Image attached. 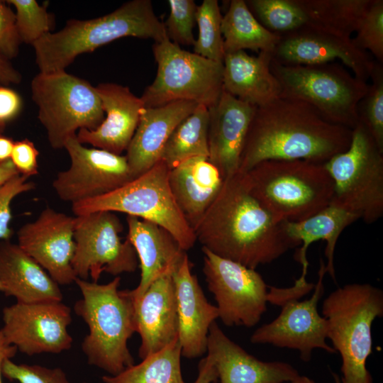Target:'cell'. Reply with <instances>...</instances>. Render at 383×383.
Here are the masks:
<instances>
[{"label":"cell","instance_id":"1","mask_svg":"<svg viewBox=\"0 0 383 383\" xmlns=\"http://www.w3.org/2000/svg\"><path fill=\"white\" fill-rule=\"evenodd\" d=\"M194 232L202 248L255 270L296 248L283 221L253 196L238 171L224 179Z\"/></svg>","mask_w":383,"mask_h":383},{"label":"cell","instance_id":"2","mask_svg":"<svg viewBox=\"0 0 383 383\" xmlns=\"http://www.w3.org/2000/svg\"><path fill=\"white\" fill-rule=\"evenodd\" d=\"M352 129L324 119L308 103L279 96L257 107L242 150L238 172L265 160L325 163L348 149Z\"/></svg>","mask_w":383,"mask_h":383},{"label":"cell","instance_id":"3","mask_svg":"<svg viewBox=\"0 0 383 383\" xmlns=\"http://www.w3.org/2000/svg\"><path fill=\"white\" fill-rule=\"evenodd\" d=\"M125 37L150 38L155 43L168 38L150 0L129 1L92 19H69L60 30L33 45L35 62L40 72L63 71L79 55Z\"/></svg>","mask_w":383,"mask_h":383},{"label":"cell","instance_id":"4","mask_svg":"<svg viewBox=\"0 0 383 383\" xmlns=\"http://www.w3.org/2000/svg\"><path fill=\"white\" fill-rule=\"evenodd\" d=\"M121 278L106 284L76 278L82 298L74 310L89 328L82 349L88 363L109 375H116L134 364L128 340L136 332L135 309L129 290H119Z\"/></svg>","mask_w":383,"mask_h":383},{"label":"cell","instance_id":"5","mask_svg":"<svg viewBox=\"0 0 383 383\" xmlns=\"http://www.w3.org/2000/svg\"><path fill=\"white\" fill-rule=\"evenodd\" d=\"M241 173L253 196L280 221L306 219L328 206L333 196L324 163L265 160Z\"/></svg>","mask_w":383,"mask_h":383},{"label":"cell","instance_id":"6","mask_svg":"<svg viewBox=\"0 0 383 383\" xmlns=\"http://www.w3.org/2000/svg\"><path fill=\"white\" fill-rule=\"evenodd\" d=\"M332 347L341 356V383H373L366 362L372 353V325L383 316V292L353 283L332 292L323 301Z\"/></svg>","mask_w":383,"mask_h":383},{"label":"cell","instance_id":"7","mask_svg":"<svg viewBox=\"0 0 383 383\" xmlns=\"http://www.w3.org/2000/svg\"><path fill=\"white\" fill-rule=\"evenodd\" d=\"M270 70L280 84V96L308 103L333 124L353 129L358 123L357 106L368 84L342 63L286 65L272 58Z\"/></svg>","mask_w":383,"mask_h":383},{"label":"cell","instance_id":"8","mask_svg":"<svg viewBox=\"0 0 383 383\" xmlns=\"http://www.w3.org/2000/svg\"><path fill=\"white\" fill-rule=\"evenodd\" d=\"M169 170L160 160L148 171L118 189L72 204V210L76 216L101 211L121 212L154 223L167 230L184 250H188L196 238L172 193Z\"/></svg>","mask_w":383,"mask_h":383},{"label":"cell","instance_id":"9","mask_svg":"<svg viewBox=\"0 0 383 383\" xmlns=\"http://www.w3.org/2000/svg\"><path fill=\"white\" fill-rule=\"evenodd\" d=\"M30 91L38 118L54 149L64 148L67 138L77 131L94 130L104 119L95 87L65 70L39 72L31 81Z\"/></svg>","mask_w":383,"mask_h":383},{"label":"cell","instance_id":"10","mask_svg":"<svg viewBox=\"0 0 383 383\" xmlns=\"http://www.w3.org/2000/svg\"><path fill=\"white\" fill-rule=\"evenodd\" d=\"M324 165L333 184L331 204L357 213L367 223L383 216V152L361 122L352 129L348 149Z\"/></svg>","mask_w":383,"mask_h":383},{"label":"cell","instance_id":"11","mask_svg":"<svg viewBox=\"0 0 383 383\" xmlns=\"http://www.w3.org/2000/svg\"><path fill=\"white\" fill-rule=\"evenodd\" d=\"M152 52L157 74L140 97L145 107L190 101L209 109L218 102L223 92V63L184 50L169 38L155 42Z\"/></svg>","mask_w":383,"mask_h":383},{"label":"cell","instance_id":"12","mask_svg":"<svg viewBox=\"0 0 383 383\" xmlns=\"http://www.w3.org/2000/svg\"><path fill=\"white\" fill-rule=\"evenodd\" d=\"M122 231L123 225L114 212L76 216L72 266L77 278L87 280L90 276L97 282L103 272L118 277L137 270L135 250L127 239L121 240Z\"/></svg>","mask_w":383,"mask_h":383},{"label":"cell","instance_id":"13","mask_svg":"<svg viewBox=\"0 0 383 383\" xmlns=\"http://www.w3.org/2000/svg\"><path fill=\"white\" fill-rule=\"evenodd\" d=\"M203 272L217 303L218 318L228 326L252 327L267 311V288L255 270L218 256L206 248Z\"/></svg>","mask_w":383,"mask_h":383},{"label":"cell","instance_id":"14","mask_svg":"<svg viewBox=\"0 0 383 383\" xmlns=\"http://www.w3.org/2000/svg\"><path fill=\"white\" fill-rule=\"evenodd\" d=\"M70 165L57 173L52 187L58 197L72 204L109 194L123 186L133 177L126 155L87 148L77 135L66 140Z\"/></svg>","mask_w":383,"mask_h":383},{"label":"cell","instance_id":"15","mask_svg":"<svg viewBox=\"0 0 383 383\" xmlns=\"http://www.w3.org/2000/svg\"><path fill=\"white\" fill-rule=\"evenodd\" d=\"M2 321L7 341L27 355L60 353L72 347L67 331L71 310L61 301L16 302L3 309Z\"/></svg>","mask_w":383,"mask_h":383},{"label":"cell","instance_id":"16","mask_svg":"<svg viewBox=\"0 0 383 383\" xmlns=\"http://www.w3.org/2000/svg\"><path fill=\"white\" fill-rule=\"evenodd\" d=\"M326 273V265L321 260L318 279L312 296L304 301L292 299L284 303L279 316L255 330L250 337V342L296 350L304 362L311 360L314 349L320 348L328 353H336L326 343L327 321L318 311V303L324 292Z\"/></svg>","mask_w":383,"mask_h":383},{"label":"cell","instance_id":"17","mask_svg":"<svg viewBox=\"0 0 383 383\" xmlns=\"http://www.w3.org/2000/svg\"><path fill=\"white\" fill-rule=\"evenodd\" d=\"M74 223L75 217L47 206L34 221L17 231L18 245L61 285L77 278L72 266Z\"/></svg>","mask_w":383,"mask_h":383},{"label":"cell","instance_id":"18","mask_svg":"<svg viewBox=\"0 0 383 383\" xmlns=\"http://www.w3.org/2000/svg\"><path fill=\"white\" fill-rule=\"evenodd\" d=\"M272 58L286 65H308L335 62L338 60L356 77L367 82L376 62L367 52L357 48L352 38L305 26L280 35Z\"/></svg>","mask_w":383,"mask_h":383},{"label":"cell","instance_id":"19","mask_svg":"<svg viewBox=\"0 0 383 383\" xmlns=\"http://www.w3.org/2000/svg\"><path fill=\"white\" fill-rule=\"evenodd\" d=\"M101 101L104 119L94 130L81 129L77 138L82 144L121 155L126 150L145 108L140 97L123 85L105 82L95 87Z\"/></svg>","mask_w":383,"mask_h":383},{"label":"cell","instance_id":"20","mask_svg":"<svg viewBox=\"0 0 383 383\" xmlns=\"http://www.w3.org/2000/svg\"><path fill=\"white\" fill-rule=\"evenodd\" d=\"M256 108L223 90L218 102L209 109L208 158L224 179L238 171Z\"/></svg>","mask_w":383,"mask_h":383},{"label":"cell","instance_id":"21","mask_svg":"<svg viewBox=\"0 0 383 383\" xmlns=\"http://www.w3.org/2000/svg\"><path fill=\"white\" fill-rule=\"evenodd\" d=\"M133 302L136 333L141 339L138 355L143 359L178 338L173 274L156 279Z\"/></svg>","mask_w":383,"mask_h":383},{"label":"cell","instance_id":"22","mask_svg":"<svg viewBox=\"0 0 383 383\" xmlns=\"http://www.w3.org/2000/svg\"><path fill=\"white\" fill-rule=\"evenodd\" d=\"M221 383H283L300 374L284 362H264L231 340L214 321L210 326L206 346Z\"/></svg>","mask_w":383,"mask_h":383},{"label":"cell","instance_id":"23","mask_svg":"<svg viewBox=\"0 0 383 383\" xmlns=\"http://www.w3.org/2000/svg\"><path fill=\"white\" fill-rule=\"evenodd\" d=\"M178 318V340L182 355L201 357L206 352L211 325L218 318L217 307L209 303L187 256L173 274Z\"/></svg>","mask_w":383,"mask_h":383},{"label":"cell","instance_id":"24","mask_svg":"<svg viewBox=\"0 0 383 383\" xmlns=\"http://www.w3.org/2000/svg\"><path fill=\"white\" fill-rule=\"evenodd\" d=\"M126 239L134 248L141 270L138 285L129 292L139 298L160 276L174 272L187 256L177 240L161 226L135 216H127Z\"/></svg>","mask_w":383,"mask_h":383},{"label":"cell","instance_id":"25","mask_svg":"<svg viewBox=\"0 0 383 383\" xmlns=\"http://www.w3.org/2000/svg\"><path fill=\"white\" fill-rule=\"evenodd\" d=\"M197 105L190 101H176L161 106L143 109L126 155L134 179L160 160L162 151L172 131Z\"/></svg>","mask_w":383,"mask_h":383},{"label":"cell","instance_id":"26","mask_svg":"<svg viewBox=\"0 0 383 383\" xmlns=\"http://www.w3.org/2000/svg\"><path fill=\"white\" fill-rule=\"evenodd\" d=\"M0 283L2 292L16 302L61 301L59 284L18 244L0 241Z\"/></svg>","mask_w":383,"mask_h":383},{"label":"cell","instance_id":"27","mask_svg":"<svg viewBox=\"0 0 383 383\" xmlns=\"http://www.w3.org/2000/svg\"><path fill=\"white\" fill-rule=\"evenodd\" d=\"M168 180L179 209L193 230L224 182L218 168L203 156L187 159L170 169Z\"/></svg>","mask_w":383,"mask_h":383},{"label":"cell","instance_id":"28","mask_svg":"<svg viewBox=\"0 0 383 383\" xmlns=\"http://www.w3.org/2000/svg\"><path fill=\"white\" fill-rule=\"evenodd\" d=\"M272 52H259L257 56L245 50L225 54L223 90L256 107L278 99L281 87L272 73Z\"/></svg>","mask_w":383,"mask_h":383},{"label":"cell","instance_id":"29","mask_svg":"<svg viewBox=\"0 0 383 383\" xmlns=\"http://www.w3.org/2000/svg\"><path fill=\"white\" fill-rule=\"evenodd\" d=\"M360 219L353 211L330 204L311 216L299 221H283L287 237L301 248L294 259L302 266L301 275L306 276L309 267L306 253L309 245L318 240L326 242L325 256L327 258L326 273L335 282L334 253L338 239L343 230Z\"/></svg>","mask_w":383,"mask_h":383},{"label":"cell","instance_id":"30","mask_svg":"<svg viewBox=\"0 0 383 383\" xmlns=\"http://www.w3.org/2000/svg\"><path fill=\"white\" fill-rule=\"evenodd\" d=\"M221 32L225 54L245 49L273 51L280 35L265 28L254 16L245 1L232 0L222 16Z\"/></svg>","mask_w":383,"mask_h":383},{"label":"cell","instance_id":"31","mask_svg":"<svg viewBox=\"0 0 383 383\" xmlns=\"http://www.w3.org/2000/svg\"><path fill=\"white\" fill-rule=\"evenodd\" d=\"M306 15L307 26L352 38L372 0H295Z\"/></svg>","mask_w":383,"mask_h":383},{"label":"cell","instance_id":"32","mask_svg":"<svg viewBox=\"0 0 383 383\" xmlns=\"http://www.w3.org/2000/svg\"><path fill=\"white\" fill-rule=\"evenodd\" d=\"M209 109L197 105L171 133L162 151L160 160L172 169L187 159L209 157Z\"/></svg>","mask_w":383,"mask_h":383},{"label":"cell","instance_id":"33","mask_svg":"<svg viewBox=\"0 0 383 383\" xmlns=\"http://www.w3.org/2000/svg\"><path fill=\"white\" fill-rule=\"evenodd\" d=\"M182 349L178 338L116 375H104V383H186L181 370Z\"/></svg>","mask_w":383,"mask_h":383},{"label":"cell","instance_id":"34","mask_svg":"<svg viewBox=\"0 0 383 383\" xmlns=\"http://www.w3.org/2000/svg\"><path fill=\"white\" fill-rule=\"evenodd\" d=\"M249 9L267 30L282 35L299 29L309 23L295 0H248Z\"/></svg>","mask_w":383,"mask_h":383},{"label":"cell","instance_id":"35","mask_svg":"<svg viewBox=\"0 0 383 383\" xmlns=\"http://www.w3.org/2000/svg\"><path fill=\"white\" fill-rule=\"evenodd\" d=\"M222 16L217 0H204L197 6L196 23L199 35L194 45V52L219 63H223L225 57Z\"/></svg>","mask_w":383,"mask_h":383},{"label":"cell","instance_id":"36","mask_svg":"<svg viewBox=\"0 0 383 383\" xmlns=\"http://www.w3.org/2000/svg\"><path fill=\"white\" fill-rule=\"evenodd\" d=\"M16 9V25L21 43L33 45L54 26L53 16L35 0H8Z\"/></svg>","mask_w":383,"mask_h":383},{"label":"cell","instance_id":"37","mask_svg":"<svg viewBox=\"0 0 383 383\" xmlns=\"http://www.w3.org/2000/svg\"><path fill=\"white\" fill-rule=\"evenodd\" d=\"M368 89L360 100L359 121L367 129L378 148L383 152V69L376 63Z\"/></svg>","mask_w":383,"mask_h":383},{"label":"cell","instance_id":"38","mask_svg":"<svg viewBox=\"0 0 383 383\" xmlns=\"http://www.w3.org/2000/svg\"><path fill=\"white\" fill-rule=\"evenodd\" d=\"M353 43L359 49L369 50L379 61L383 62V1L372 0Z\"/></svg>","mask_w":383,"mask_h":383},{"label":"cell","instance_id":"39","mask_svg":"<svg viewBox=\"0 0 383 383\" xmlns=\"http://www.w3.org/2000/svg\"><path fill=\"white\" fill-rule=\"evenodd\" d=\"M170 14L164 23L168 38L179 45H193L197 5L194 0H169Z\"/></svg>","mask_w":383,"mask_h":383},{"label":"cell","instance_id":"40","mask_svg":"<svg viewBox=\"0 0 383 383\" xmlns=\"http://www.w3.org/2000/svg\"><path fill=\"white\" fill-rule=\"evenodd\" d=\"M2 376L10 381H17L19 383H72L60 368L16 364L11 360H7L3 364Z\"/></svg>","mask_w":383,"mask_h":383},{"label":"cell","instance_id":"41","mask_svg":"<svg viewBox=\"0 0 383 383\" xmlns=\"http://www.w3.org/2000/svg\"><path fill=\"white\" fill-rule=\"evenodd\" d=\"M21 174L0 186V241L10 240L13 231L10 228L12 219L11 201L19 194L33 191L35 184Z\"/></svg>","mask_w":383,"mask_h":383},{"label":"cell","instance_id":"42","mask_svg":"<svg viewBox=\"0 0 383 383\" xmlns=\"http://www.w3.org/2000/svg\"><path fill=\"white\" fill-rule=\"evenodd\" d=\"M21 43L16 15L6 1H0V55L9 60L16 57Z\"/></svg>","mask_w":383,"mask_h":383},{"label":"cell","instance_id":"43","mask_svg":"<svg viewBox=\"0 0 383 383\" xmlns=\"http://www.w3.org/2000/svg\"><path fill=\"white\" fill-rule=\"evenodd\" d=\"M39 151L33 141L28 138L14 141L11 161L19 174L30 177L38 172Z\"/></svg>","mask_w":383,"mask_h":383},{"label":"cell","instance_id":"44","mask_svg":"<svg viewBox=\"0 0 383 383\" xmlns=\"http://www.w3.org/2000/svg\"><path fill=\"white\" fill-rule=\"evenodd\" d=\"M315 284L308 282L306 278L299 277L289 288L270 287L267 292V302L282 306L284 303L299 298L314 289Z\"/></svg>","mask_w":383,"mask_h":383},{"label":"cell","instance_id":"45","mask_svg":"<svg viewBox=\"0 0 383 383\" xmlns=\"http://www.w3.org/2000/svg\"><path fill=\"white\" fill-rule=\"evenodd\" d=\"M22 106V98L17 91L0 86V127L5 128L7 123L19 115Z\"/></svg>","mask_w":383,"mask_h":383},{"label":"cell","instance_id":"46","mask_svg":"<svg viewBox=\"0 0 383 383\" xmlns=\"http://www.w3.org/2000/svg\"><path fill=\"white\" fill-rule=\"evenodd\" d=\"M198 376L193 383H214L218 377L211 357L207 355L202 358L198 365Z\"/></svg>","mask_w":383,"mask_h":383},{"label":"cell","instance_id":"47","mask_svg":"<svg viewBox=\"0 0 383 383\" xmlns=\"http://www.w3.org/2000/svg\"><path fill=\"white\" fill-rule=\"evenodd\" d=\"M21 79L20 72L13 67L9 60L0 55V84H19Z\"/></svg>","mask_w":383,"mask_h":383},{"label":"cell","instance_id":"48","mask_svg":"<svg viewBox=\"0 0 383 383\" xmlns=\"http://www.w3.org/2000/svg\"><path fill=\"white\" fill-rule=\"evenodd\" d=\"M18 350L16 347L10 344L6 339L0 329V383L2 382V366L7 360H11L15 357Z\"/></svg>","mask_w":383,"mask_h":383},{"label":"cell","instance_id":"49","mask_svg":"<svg viewBox=\"0 0 383 383\" xmlns=\"http://www.w3.org/2000/svg\"><path fill=\"white\" fill-rule=\"evenodd\" d=\"M13 144L11 138L0 133V163L10 160Z\"/></svg>","mask_w":383,"mask_h":383},{"label":"cell","instance_id":"50","mask_svg":"<svg viewBox=\"0 0 383 383\" xmlns=\"http://www.w3.org/2000/svg\"><path fill=\"white\" fill-rule=\"evenodd\" d=\"M18 174L11 160L0 163V186Z\"/></svg>","mask_w":383,"mask_h":383},{"label":"cell","instance_id":"51","mask_svg":"<svg viewBox=\"0 0 383 383\" xmlns=\"http://www.w3.org/2000/svg\"><path fill=\"white\" fill-rule=\"evenodd\" d=\"M287 383H316V382L313 379L309 378L306 376L299 375L296 379L290 382H287Z\"/></svg>","mask_w":383,"mask_h":383},{"label":"cell","instance_id":"52","mask_svg":"<svg viewBox=\"0 0 383 383\" xmlns=\"http://www.w3.org/2000/svg\"><path fill=\"white\" fill-rule=\"evenodd\" d=\"M333 376H334L335 383H341L339 377L336 374H333Z\"/></svg>","mask_w":383,"mask_h":383},{"label":"cell","instance_id":"53","mask_svg":"<svg viewBox=\"0 0 383 383\" xmlns=\"http://www.w3.org/2000/svg\"><path fill=\"white\" fill-rule=\"evenodd\" d=\"M5 128L0 127V133H3Z\"/></svg>","mask_w":383,"mask_h":383},{"label":"cell","instance_id":"54","mask_svg":"<svg viewBox=\"0 0 383 383\" xmlns=\"http://www.w3.org/2000/svg\"><path fill=\"white\" fill-rule=\"evenodd\" d=\"M2 291H3V287H2V285L0 283V292H2Z\"/></svg>","mask_w":383,"mask_h":383}]
</instances>
